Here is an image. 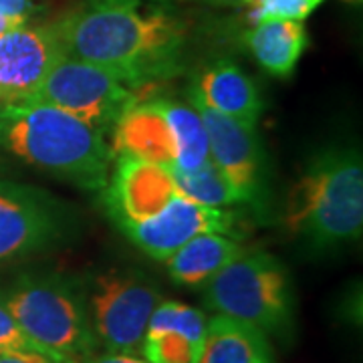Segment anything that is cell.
<instances>
[{
  "label": "cell",
  "instance_id": "obj_1",
  "mask_svg": "<svg viewBox=\"0 0 363 363\" xmlns=\"http://www.w3.org/2000/svg\"><path fill=\"white\" fill-rule=\"evenodd\" d=\"M63 51L140 89L178 75L186 63V26L143 0H85L52 23Z\"/></svg>",
  "mask_w": 363,
  "mask_h": 363
},
{
  "label": "cell",
  "instance_id": "obj_2",
  "mask_svg": "<svg viewBox=\"0 0 363 363\" xmlns=\"http://www.w3.org/2000/svg\"><path fill=\"white\" fill-rule=\"evenodd\" d=\"M286 230L307 250L329 252L362 238L363 164L355 145L333 143L315 152L291 188Z\"/></svg>",
  "mask_w": 363,
  "mask_h": 363
},
{
  "label": "cell",
  "instance_id": "obj_3",
  "mask_svg": "<svg viewBox=\"0 0 363 363\" xmlns=\"http://www.w3.org/2000/svg\"><path fill=\"white\" fill-rule=\"evenodd\" d=\"M0 145L28 166L89 192L107 186L116 157L104 133L43 101L2 107Z\"/></svg>",
  "mask_w": 363,
  "mask_h": 363
},
{
  "label": "cell",
  "instance_id": "obj_4",
  "mask_svg": "<svg viewBox=\"0 0 363 363\" xmlns=\"http://www.w3.org/2000/svg\"><path fill=\"white\" fill-rule=\"evenodd\" d=\"M0 305L26 337L55 355L79 362L97 350L85 286L59 272H25L0 291Z\"/></svg>",
  "mask_w": 363,
  "mask_h": 363
},
{
  "label": "cell",
  "instance_id": "obj_5",
  "mask_svg": "<svg viewBox=\"0 0 363 363\" xmlns=\"http://www.w3.org/2000/svg\"><path fill=\"white\" fill-rule=\"evenodd\" d=\"M204 307L289 341L295 333V289L289 269L271 252L245 250L204 285Z\"/></svg>",
  "mask_w": 363,
  "mask_h": 363
},
{
  "label": "cell",
  "instance_id": "obj_6",
  "mask_svg": "<svg viewBox=\"0 0 363 363\" xmlns=\"http://www.w3.org/2000/svg\"><path fill=\"white\" fill-rule=\"evenodd\" d=\"M79 216L65 200L0 178V262L33 259L77 236Z\"/></svg>",
  "mask_w": 363,
  "mask_h": 363
},
{
  "label": "cell",
  "instance_id": "obj_7",
  "mask_svg": "<svg viewBox=\"0 0 363 363\" xmlns=\"http://www.w3.org/2000/svg\"><path fill=\"white\" fill-rule=\"evenodd\" d=\"M85 298L97 343L140 355L150 317L162 301L157 286L140 271L107 269L91 281Z\"/></svg>",
  "mask_w": 363,
  "mask_h": 363
},
{
  "label": "cell",
  "instance_id": "obj_8",
  "mask_svg": "<svg viewBox=\"0 0 363 363\" xmlns=\"http://www.w3.org/2000/svg\"><path fill=\"white\" fill-rule=\"evenodd\" d=\"M135 99V91L125 87L109 71L63 55L28 101L55 105L107 135Z\"/></svg>",
  "mask_w": 363,
  "mask_h": 363
},
{
  "label": "cell",
  "instance_id": "obj_9",
  "mask_svg": "<svg viewBox=\"0 0 363 363\" xmlns=\"http://www.w3.org/2000/svg\"><path fill=\"white\" fill-rule=\"evenodd\" d=\"M188 95L190 105L204 121L210 160L233 182L238 194L242 196V202L255 208L257 214H264L271 204V169L257 128H250L247 123H240L233 117L212 109L192 87Z\"/></svg>",
  "mask_w": 363,
  "mask_h": 363
},
{
  "label": "cell",
  "instance_id": "obj_10",
  "mask_svg": "<svg viewBox=\"0 0 363 363\" xmlns=\"http://www.w3.org/2000/svg\"><path fill=\"white\" fill-rule=\"evenodd\" d=\"M242 222L245 220L238 212L204 206L178 194L152 218L128 224L119 230L150 259L166 260L198 234H224L240 240L247 236Z\"/></svg>",
  "mask_w": 363,
  "mask_h": 363
},
{
  "label": "cell",
  "instance_id": "obj_11",
  "mask_svg": "<svg viewBox=\"0 0 363 363\" xmlns=\"http://www.w3.org/2000/svg\"><path fill=\"white\" fill-rule=\"evenodd\" d=\"M63 55L52 25L23 23L0 35V101L6 105L33 99Z\"/></svg>",
  "mask_w": 363,
  "mask_h": 363
},
{
  "label": "cell",
  "instance_id": "obj_12",
  "mask_svg": "<svg viewBox=\"0 0 363 363\" xmlns=\"http://www.w3.org/2000/svg\"><path fill=\"white\" fill-rule=\"evenodd\" d=\"M178 196L172 172L138 157L119 156L104 188V206L117 228L147 220Z\"/></svg>",
  "mask_w": 363,
  "mask_h": 363
},
{
  "label": "cell",
  "instance_id": "obj_13",
  "mask_svg": "<svg viewBox=\"0 0 363 363\" xmlns=\"http://www.w3.org/2000/svg\"><path fill=\"white\" fill-rule=\"evenodd\" d=\"M113 142L111 152L113 156H130L145 160L164 168H174L176 147L172 140V131L164 111L154 101L135 99L117 119L111 130Z\"/></svg>",
  "mask_w": 363,
  "mask_h": 363
},
{
  "label": "cell",
  "instance_id": "obj_14",
  "mask_svg": "<svg viewBox=\"0 0 363 363\" xmlns=\"http://www.w3.org/2000/svg\"><path fill=\"white\" fill-rule=\"evenodd\" d=\"M192 89L212 109L250 128H257L262 113L260 91L255 79L233 61L220 59L208 65L194 79Z\"/></svg>",
  "mask_w": 363,
  "mask_h": 363
},
{
  "label": "cell",
  "instance_id": "obj_15",
  "mask_svg": "<svg viewBox=\"0 0 363 363\" xmlns=\"http://www.w3.org/2000/svg\"><path fill=\"white\" fill-rule=\"evenodd\" d=\"M245 252L242 245L224 234H198L166 259L168 274L176 285L198 289Z\"/></svg>",
  "mask_w": 363,
  "mask_h": 363
},
{
  "label": "cell",
  "instance_id": "obj_16",
  "mask_svg": "<svg viewBox=\"0 0 363 363\" xmlns=\"http://www.w3.org/2000/svg\"><path fill=\"white\" fill-rule=\"evenodd\" d=\"M198 363H277L269 335L226 315L208 319L206 341Z\"/></svg>",
  "mask_w": 363,
  "mask_h": 363
},
{
  "label": "cell",
  "instance_id": "obj_17",
  "mask_svg": "<svg viewBox=\"0 0 363 363\" xmlns=\"http://www.w3.org/2000/svg\"><path fill=\"white\" fill-rule=\"evenodd\" d=\"M245 45L267 73L286 79L293 75L309 37L303 23L297 21H264L245 35Z\"/></svg>",
  "mask_w": 363,
  "mask_h": 363
},
{
  "label": "cell",
  "instance_id": "obj_18",
  "mask_svg": "<svg viewBox=\"0 0 363 363\" xmlns=\"http://www.w3.org/2000/svg\"><path fill=\"white\" fill-rule=\"evenodd\" d=\"M157 104L168 121L174 147H176L174 168L194 169L202 166L210 154H208V133L200 113L192 105L174 99H157Z\"/></svg>",
  "mask_w": 363,
  "mask_h": 363
},
{
  "label": "cell",
  "instance_id": "obj_19",
  "mask_svg": "<svg viewBox=\"0 0 363 363\" xmlns=\"http://www.w3.org/2000/svg\"><path fill=\"white\" fill-rule=\"evenodd\" d=\"M169 172H172L178 194L192 200V202L214 208L245 204L242 196L238 194L233 182L222 174L210 157L202 166L194 169L172 168Z\"/></svg>",
  "mask_w": 363,
  "mask_h": 363
},
{
  "label": "cell",
  "instance_id": "obj_20",
  "mask_svg": "<svg viewBox=\"0 0 363 363\" xmlns=\"http://www.w3.org/2000/svg\"><path fill=\"white\" fill-rule=\"evenodd\" d=\"M204 341V335L176 327H147L142 355L147 363H198Z\"/></svg>",
  "mask_w": 363,
  "mask_h": 363
},
{
  "label": "cell",
  "instance_id": "obj_21",
  "mask_svg": "<svg viewBox=\"0 0 363 363\" xmlns=\"http://www.w3.org/2000/svg\"><path fill=\"white\" fill-rule=\"evenodd\" d=\"M325 0H248V21L259 25L264 21H297L303 23Z\"/></svg>",
  "mask_w": 363,
  "mask_h": 363
},
{
  "label": "cell",
  "instance_id": "obj_22",
  "mask_svg": "<svg viewBox=\"0 0 363 363\" xmlns=\"http://www.w3.org/2000/svg\"><path fill=\"white\" fill-rule=\"evenodd\" d=\"M33 351L51 355V357L61 359V362H71V359H63V357L55 355L51 351L43 350L35 341H30L23 333V329L16 325V321L11 317V313L0 305V355H4V353H33Z\"/></svg>",
  "mask_w": 363,
  "mask_h": 363
},
{
  "label": "cell",
  "instance_id": "obj_23",
  "mask_svg": "<svg viewBox=\"0 0 363 363\" xmlns=\"http://www.w3.org/2000/svg\"><path fill=\"white\" fill-rule=\"evenodd\" d=\"M37 11L39 4L35 0H0V14L18 23H26Z\"/></svg>",
  "mask_w": 363,
  "mask_h": 363
},
{
  "label": "cell",
  "instance_id": "obj_24",
  "mask_svg": "<svg viewBox=\"0 0 363 363\" xmlns=\"http://www.w3.org/2000/svg\"><path fill=\"white\" fill-rule=\"evenodd\" d=\"M81 363H147L142 357L133 355V353H116V351H107V353H91L89 357L81 359Z\"/></svg>",
  "mask_w": 363,
  "mask_h": 363
},
{
  "label": "cell",
  "instance_id": "obj_25",
  "mask_svg": "<svg viewBox=\"0 0 363 363\" xmlns=\"http://www.w3.org/2000/svg\"><path fill=\"white\" fill-rule=\"evenodd\" d=\"M0 363H77V362H61L45 353H4L0 355Z\"/></svg>",
  "mask_w": 363,
  "mask_h": 363
},
{
  "label": "cell",
  "instance_id": "obj_26",
  "mask_svg": "<svg viewBox=\"0 0 363 363\" xmlns=\"http://www.w3.org/2000/svg\"><path fill=\"white\" fill-rule=\"evenodd\" d=\"M23 25V23H18V21H13V18H6V16H2L0 14V35H4L6 30H11L14 26Z\"/></svg>",
  "mask_w": 363,
  "mask_h": 363
},
{
  "label": "cell",
  "instance_id": "obj_27",
  "mask_svg": "<svg viewBox=\"0 0 363 363\" xmlns=\"http://www.w3.org/2000/svg\"><path fill=\"white\" fill-rule=\"evenodd\" d=\"M208 2L218 6H247L248 0H208Z\"/></svg>",
  "mask_w": 363,
  "mask_h": 363
}]
</instances>
